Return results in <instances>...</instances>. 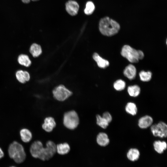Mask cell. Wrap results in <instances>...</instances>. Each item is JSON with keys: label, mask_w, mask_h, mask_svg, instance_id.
I'll return each instance as SVG.
<instances>
[{"label": "cell", "mask_w": 167, "mask_h": 167, "mask_svg": "<svg viewBox=\"0 0 167 167\" xmlns=\"http://www.w3.org/2000/svg\"><path fill=\"white\" fill-rule=\"evenodd\" d=\"M15 167L12 166H11V167Z\"/></svg>", "instance_id": "obj_31"}, {"label": "cell", "mask_w": 167, "mask_h": 167, "mask_svg": "<svg viewBox=\"0 0 167 167\" xmlns=\"http://www.w3.org/2000/svg\"><path fill=\"white\" fill-rule=\"evenodd\" d=\"M97 124L103 129H106L108 126L109 123L102 116L99 114L96 116Z\"/></svg>", "instance_id": "obj_25"}, {"label": "cell", "mask_w": 167, "mask_h": 167, "mask_svg": "<svg viewBox=\"0 0 167 167\" xmlns=\"http://www.w3.org/2000/svg\"><path fill=\"white\" fill-rule=\"evenodd\" d=\"M136 69L132 64H129L126 66L123 71L124 75L129 79H134L136 75Z\"/></svg>", "instance_id": "obj_12"}, {"label": "cell", "mask_w": 167, "mask_h": 167, "mask_svg": "<svg viewBox=\"0 0 167 167\" xmlns=\"http://www.w3.org/2000/svg\"><path fill=\"white\" fill-rule=\"evenodd\" d=\"M101 33L105 36H111L117 34L120 26L119 24L114 19L106 16L101 19L99 24Z\"/></svg>", "instance_id": "obj_1"}, {"label": "cell", "mask_w": 167, "mask_h": 167, "mask_svg": "<svg viewBox=\"0 0 167 167\" xmlns=\"http://www.w3.org/2000/svg\"><path fill=\"white\" fill-rule=\"evenodd\" d=\"M126 86L125 82L121 79H118L113 84L114 89L117 91H120L123 90Z\"/></svg>", "instance_id": "obj_27"}, {"label": "cell", "mask_w": 167, "mask_h": 167, "mask_svg": "<svg viewBox=\"0 0 167 167\" xmlns=\"http://www.w3.org/2000/svg\"><path fill=\"white\" fill-rule=\"evenodd\" d=\"M125 110L129 114L132 115L136 114L137 108L135 104L131 102L128 103L125 106Z\"/></svg>", "instance_id": "obj_22"}, {"label": "cell", "mask_w": 167, "mask_h": 167, "mask_svg": "<svg viewBox=\"0 0 167 167\" xmlns=\"http://www.w3.org/2000/svg\"><path fill=\"white\" fill-rule=\"evenodd\" d=\"M155 150L159 153H162L167 148V144L164 141L160 140L155 141L153 143Z\"/></svg>", "instance_id": "obj_18"}, {"label": "cell", "mask_w": 167, "mask_h": 167, "mask_svg": "<svg viewBox=\"0 0 167 167\" xmlns=\"http://www.w3.org/2000/svg\"><path fill=\"white\" fill-rule=\"evenodd\" d=\"M127 91L129 95L132 97H136L140 94V89L137 85L130 86L128 87Z\"/></svg>", "instance_id": "obj_23"}, {"label": "cell", "mask_w": 167, "mask_h": 167, "mask_svg": "<svg viewBox=\"0 0 167 167\" xmlns=\"http://www.w3.org/2000/svg\"><path fill=\"white\" fill-rule=\"evenodd\" d=\"M96 141L97 144L101 146H105L109 142V140L107 134L104 132H100L97 136Z\"/></svg>", "instance_id": "obj_14"}, {"label": "cell", "mask_w": 167, "mask_h": 167, "mask_svg": "<svg viewBox=\"0 0 167 167\" xmlns=\"http://www.w3.org/2000/svg\"><path fill=\"white\" fill-rule=\"evenodd\" d=\"M102 117L109 123L111 122L112 120V116L110 113L108 112H106L103 113Z\"/></svg>", "instance_id": "obj_28"}, {"label": "cell", "mask_w": 167, "mask_h": 167, "mask_svg": "<svg viewBox=\"0 0 167 167\" xmlns=\"http://www.w3.org/2000/svg\"><path fill=\"white\" fill-rule=\"evenodd\" d=\"M92 57L98 66L101 68H105L109 65V62L108 60L102 58L96 53L93 54Z\"/></svg>", "instance_id": "obj_15"}, {"label": "cell", "mask_w": 167, "mask_h": 167, "mask_svg": "<svg viewBox=\"0 0 167 167\" xmlns=\"http://www.w3.org/2000/svg\"><path fill=\"white\" fill-rule=\"evenodd\" d=\"M22 140L24 142L28 143L31 140L32 135L31 131L26 128H23L19 132Z\"/></svg>", "instance_id": "obj_17"}, {"label": "cell", "mask_w": 167, "mask_h": 167, "mask_svg": "<svg viewBox=\"0 0 167 167\" xmlns=\"http://www.w3.org/2000/svg\"><path fill=\"white\" fill-rule=\"evenodd\" d=\"M29 51L34 57L39 56L42 53V49L40 45L36 43H33L31 46Z\"/></svg>", "instance_id": "obj_20"}, {"label": "cell", "mask_w": 167, "mask_h": 167, "mask_svg": "<svg viewBox=\"0 0 167 167\" xmlns=\"http://www.w3.org/2000/svg\"><path fill=\"white\" fill-rule=\"evenodd\" d=\"M9 157L16 163H23L25 160L26 154L23 146L16 141L10 144L8 149Z\"/></svg>", "instance_id": "obj_2"}, {"label": "cell", "mask_w": 167, "mask_h": 167, "mask_svg": "<svg viewBox=\"0 0 167 167\" xmlns=\"http://www.w3.org/2000/svg\"><path fill=\"white\" fill-rule=\"evenodd\" d=\"M43 147L42 143L40 141H34L31 145L30 152L32 156L35 158H38L41 150Z\"/></svg>", "instance_id": "obj_10"}, {"label": "cell", "mask_w": 167, "mask_h": 167, "mask_svg": "<svg viewBox=\"0 0 167 167\" xmlns=\"http://www.w3.org/2000/svg\"><path fill=\"white\" fill-rule=\"evenodd\" d=\"M79 122V116L74 110L66 112L63 117V124L67 128L73 130L78 126Z\"/></svg>", "instance_id": "obj_4"}, {"label": "cell", "mask_w": 167, "mask_h": 167, "mask_svg": "<svg viewBox=\"0 0 167 167\" xmlns=\"http://www.w3.org/2000/svg\"><path fill=\"white\" fill-rule=\"evenodd\" d=\"M52 93L54 98L60 101H65L72 94V92L62 84L56 87Z\"/></svg>", "instance_id": "obj_6"}, {"label": "cell", "mask_w": 167, "mask_h": 167, "mask_svg": "<svg viewBox=\"0 0 167 167\" xmlns=\"http://www.w3.org/2000/svg\"><path fill=\"white\" fill-rule=\"evenodd\" d=\"M18 61L20 64L26 67H28L31 64V61L28 56L25 54L20 55L18 57Z\"/></svg>", "instance_id": "obj_21"}, {"label": "cell", "mask_w": 167, "mask_h": 167, "mask_svg": "<svg viewBox=\"0 0 167 167\" xmlns=\"http://www.w3.org/2000/svg\"><path fill=\"white\" fill-rule=\"evenodd\" d=\"M79 7V4L75 0H69L65 4V9L66 12L72 16H75L78 14Z\"/></svg>", "instance_id": "obj_8"}, {"label": "cell", "mask_w": 167, "mask_h": 167, "mask_svg": "<svg viewBox=\"0 0 167 167\" xmlns=\"http://www.w3.org/2000/svg\"><path fill=\"white\" fill-rule=\"evenodd\" d=\"M17 79L20 83L24 84L28 81L30 79L29 73L27 71L20 70L17 71L16 73Z\"/></svg>", "instance_id": "obj_16"}, {"label": "cell", "mask_w": 167, "mask_h": 167, "mask_svg": "<svg viewBox=\"0 0 167 167\" xmlns=\"http://www.w3.org/2000/svg\"><path fill=\"white\" fill-rule=\"evenodd\" d=\"M95 9V5L91 1H88L86 3L85 7L84 10V12L87 15L92 14Z\"/></svg>", "instance_id": "obj_24"}, {"label": "cell", "mask_w": 167, "mask_h": 167, "mask_svg": "<svg viewBox=\"0 0 167 167\" xmlns=\"http://www.w3.org/2000/svg\"><path fill=\"white\" fill-rule=\"evenodd\" d=\"M151 131L153 135L161 138L166 137L167 135V125L161 121L157 124L151 125Z\"/></svg>", "instance_id": "obj_7"}, {"label": "cell", "mask_w": 167, "mask_h": 167, "mask_svg": "<svg viewBox=\"0 0 167 167\" xmlns=\"http://www.w3.org/2000/svg\"><path fill=\"white\" fill-rule=\"evenodd\" d=\"M39 0H21L22 2L25 3H29L31 1H36Z\"/></svg>", "instance_id": "obj_29"}, {"label": "cell", "mask_w": 167, "mask_h": 167, "mask_svg": "<svg viewBox=\"0 0 167 167\" xmlns=\"http://www.w3.org/2000/svg\"><path fill=\"white\" fill-rule=\"evenodd\" d=\"M4 156V153L2 149L0 148V159L3 157Z\"/></svg>", "instance_id": "obj_30"}, {"label": "cell", "mask_w": 167, "mask_h": 167, "mask_svg": "<svg viewBox=\"0 0 167 167\" xmlns=\"http://www.w3.org/2000/svg\"><path fill=\"white\" fill-rule=\"evenodd\" d=\"M121 54L130 62L133 63L138 62L139 60L143 59L144 56L142 51L137 50L127 45L123 46Z\"/></svg>", "instance_id": "obj_3"}, {"label": "cell", "mask_w": 167, "mask_h": 167, "mask_svg": "<svg viewBox=\"0 0 167 167\" xmlns=\"http://www.w3.org/2000/svg\"><path fill=\"white\" fill-rule=\"evenodd\" d=\"M153 122V119L151 116L145 115L139 119L138 125L140 128L145 129L151 126Z\"/></svg>", "instance_id": "obj_11"}, {"label": "cell", "mask_w": 167, "mask_h": 167, "mask_svg": "<svg viewBox=\"0 0 167 167\" xmlns=\"http://www.w3.org/2000/svg\"><path fill=\"white\" fill-rule=\"evenodd\" d=\"M56 122L54 118L52 117H48L45 118L44 122L42 125V129L45 131L50 132L56 127Z\"/></svg>", "instance_id": "obj_9"}, {"label": "cell", "mask_w": 167, "mask_h": 167, "mask_svg": "<svg viewBox=\"0 0 167 167\" xmlns=\"http://www.w3.org/2000/svg\"><path fill=\"white\" fill-rule=\"evenodd\" d=\"M56 145L52 141H48L46 147L41 148L38 159L42 161H48L52 158L56 153Z\"/></svg>", "instance_id": "obj_5"}, {"label": "cell", "mask_w": 167, "mask_h": 167, "mask_svg": "<svg viewBox=\"0 0 167 167\" xmlns=\"http://www.w3.org/2000/svg\"><path fill=\"white\" fill-rule=\"evenodd\" d=\"M140 152L138 149L132 148L129 149L127 153L128 159L131 161L137 160L139 158Z\"/></svg>", "instance_id": "obj_19"}, {"label": "cell", "mask_w": 167, "mask_h": 167, "mask_svg": "<svg viewBox=\"0 0 167 167\" xmlns=\"http://www.w3.org/2000/svg\"><path fill=\"white\" fill-rule=\"evenodd\" d=\"M56 152L60 155H65L70 151L71 148L69 144L66 142L57 144L56 146Z\"/></svg>", "instance_id": "obj_13"}, {"label": "cell", "mask_w": 167, "mask_h": 167, "mask_svg": "<svg viewBox=\"0 0 167 167\" xmlns=\"http://www.w3.org/2000/svg\"><path fill=\"white\" fill-rule=\"evenodd\" d=\"M152 73L150 71L146 72L142 71L139 73L140 80L144 82H148L150 81L152 78Z\"/></svg>", "instance_id": "obj_26"}]
</instances>
